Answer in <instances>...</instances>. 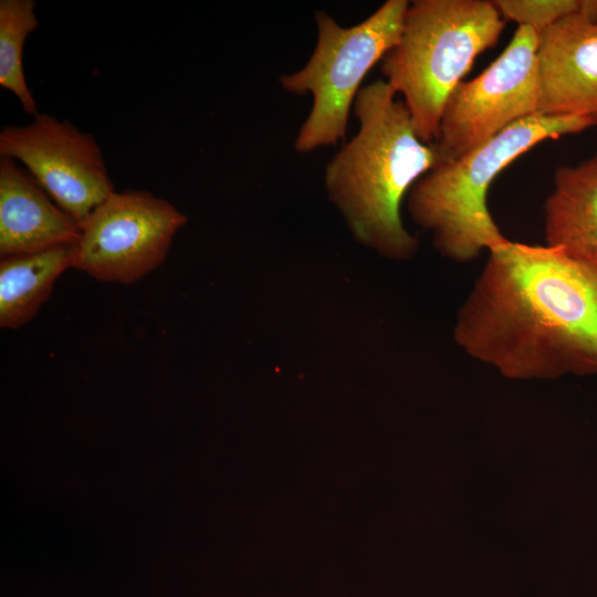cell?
<instances>
[{
	"instance_id": "cell-1",
	"label": "cell",
	"mask_w": 597,
	"mask_h": 597,
	"mask_svg": "<svg viewBox=\"0 0 597 597\" xmlns=\"http://www.w3.org/2000/svg\"><path fill=\"white\" fill-rule=\"evenodd\" d=\"M453 337L512 379L597 374V253L506 239L489 251Z\"/></svg>"
},
{
	"instance_id": "cell-2",
	"label": "cell",
	"mask_w": 597,
	"mask_h": 597,
	"mask_svg": "<svg viewBox=\"0 0 597 597\" xmlns=\"http://www.w3.org/2000/svg\"><path fill=\"white\" fill-rule=\"evenodd\" d=\"M353 111L358 130L325 167L328 199L359 243L408 260L419 242L402 223L401 201L436 166V150L417 136L407 107L384 80L363 86Z\"/></svg>"
},
{
	"instance_id": "cell-3",
	"label": "cell",
	"mask_w": 597,
	"mask_h": 597,
	"mask_svg": "<svg viewBox=\"0 0 597 597\" xmlns=\"http://www.w3.org/2000/svg\"><path fill=\"white\" fill-rule=\"evenodd\" d=\"M596 117L535 114L523 118L458 159L438 164L408 193L411 219L432 233L441 255L464 263L506 238L488 207L495 177L543 140L583 132Z\"/></svg>"
},
{
	"instance_id": "cell-4",
	"label": "cell",
	"mask_w": 597,
	"mask_h": 597,
	"mask_svg": "<svg viewBox=\"0 0 597 597\" xmlns=\"http://www.w3.org/2000/svg\"><path fill=\"white\" fill-rule=\"evenodd\" d=\"M504 27L493 1L409 2L399 40L380 69L395 93L402 95L423 143L437 139L448 98L474 60L498 43Z\"/></svg>"
},
{
	"instance_id": "cell-5",
	"label": "cell",
	"mask_w": 597,
	"mask_h": 597,
	"mask_svg": "<svg viewBox=\"0 0 597 597\" xmlns=\"http://www.w3.org/2000/svg\"><path fill=\"white\" fill-rule=\"evenodd\" d=\"M408 6L407 0H387L348 28L325 11L315 12L317 41L308 61L296 72L280 77L285 92L312 95L311 111L294 142L297 153L307 154L345 139L360 85L397 44Z\"/></svg>"
},
{
	"instance_id": "cell-6",
	"label": "cell",
	"mask_w": 597,
	"mask_h": 597,
	"mask_svg": "<svg viewBox=\"0 0 597 597\" xmlns=\"http://www.w3.org/2000/svg\"><path fill=\"white\" fill-rule=\"evenodd\" d=\"M536 45L537 31L519 25L495 61L454 88L432 143L436 165L458 159L512 124L538 114Z\"/></svg>"
},
{
	"instance_id": "cell-7",
	"label": "cell",
	"mask_w": 597,
	"mask_h": 597,
	"mask_svg": "<svg viewBox=\"0 0 597 597\" xmlns=\"http://www.w3.org/2000/svg\"><path fill=\"white\" fill-rule=\"evenodd\" d=\"M187 220L149 191H114L83 224L72 268L97 281L132 284L165 262Z\"/></svg>"
},
{
	"instance_id": "cell-8",
	"label": "cell",
	"mask_w": 597,
	"mask_h": 597,
	"mask_svg": "<svg viewBox=\"0 0 597 597\" xmlns=\"http://www.w3.org/2000/svg\"><path fill=\"white\" fill-rule=\"evenodd\" d=\"M0 156L21 163L81 228L115 191L95 137L48 113H39L27 125L4 126Z\"/></svg>"
},
{
	"instance_id": "cell-9",
	"label": "cell",
	"mask_w": 597,
	"mask_h": 597,
	"mask_svg": "<svg viewBox=\"0 0 597 597\" xmlns=\"http://www.w3.org/2000/svg\"><path fill=\"white\" fill-rule=\"evenodd\" d=\"M538 114L597 118V0L537 31Z\"/></svg>"
},
{
	"instance_id": "cell-10",
	"label": "cell",
	"mask_w": 597,
	"mask_h": 597,
	"mask_svg": "<svg viewBox=\"0 0 597 597\" xmlns=\"http://www.w3.org/2000/svg\"><path fill=\"white\" fill-rule=\"evenodd\" d=\"M81 226L63 211L17 160L0 156L2 258L76 244Z\"/></svg>"
},
{
	"instance_id": "cell-11",
	"label": "cell",
	"mask_w": 597,
	"mask_h": 597,
	"mask_svg": "<svg viewBox=\"0 0 597 597\" xmlns=\"http://www.w3.org/2000/svg\"><path fill=\"white\" fill-rule=\"evenodd\" d=\"M544 234L548 245L597 253V153L555 171L544 205Z\"/></svg>"
},
{
	"instance_id": "cell-12",
	"label": "cell",
	"mask_w": 597,
	"mask_h": 597,
	"mask_svg": "<svg viewBox=\"0 0 597 597\" xmlns=\"http://www.w3.org/2000/svg\"><path fill=\"white\" fill-rule=\"evenodd\" d=\"M74 247L2 258L0 326L15 329L30 322L49 298L55 280L72 266Z\"/></svg>"
},
{
	"instance_id": "cell-13",
	"label": "cell",
	"mask_w": 597,
	"mask_h": 597,
	"mask_svg": "<svg viewBox=\"0 0 597 597\" xmlns=\"http://www.w3.org/2000/svg\"><path fill=\"white\" fill-rule=\"evenodd\" d=\"M35 7L34 0H0V85L33 117L40 112L25 80L23 46L39 27Z\"/></svg>"
},
{
	"instance_id": "cell-14",
	"label": "cell",
	"mask_w": 597,
	"mask_h": 597,
	"mask_svg": "<svg viewBox=\"0 0 597 597\" xmlns=\"http://www.w3.org/2000/svg\"><path fill=\"white\" fill-rule=\"evenodd\" d=\"M504 20L541 31L578 9L580 0H494Z\"/></svg>"
}]
</instances>
